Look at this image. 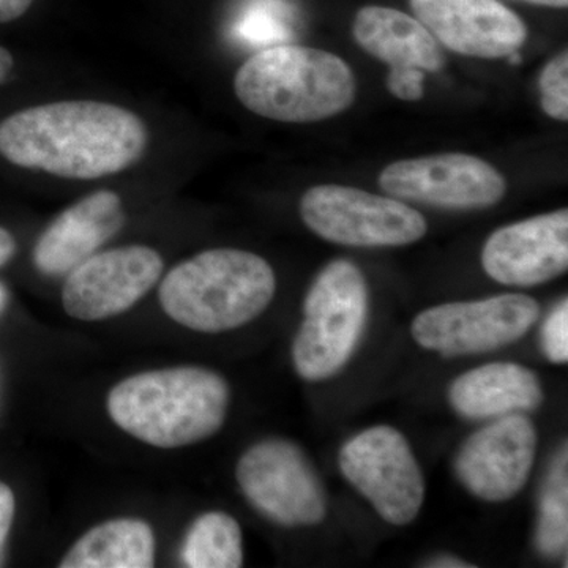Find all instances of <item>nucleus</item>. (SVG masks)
Listing matches in <instances>:
<instances>
[{
    "mask_svg": "<svg viewBox=\"0 0 568 568\" xmlns=\"http://www.w3.org/2000/svg\"><path fill=\"white\" fill-rule=\"evenodd\" d=\"M14 61L13 55L6 48L0 47V84L9 78L11 70H13Z\"/></svg>",
    "mask_w": 568,
    "mask_h": 568,
    "instance_id": "bb28decb",
    "label": "nucleus"
},
{
    "mask_svg": "<svg viewBox=\"0 0 568 568\" xmlns=\"http://www.w3.org/2000/svg\"><path fill=\"white\" fill-rule=\"evenodd\" d=\"M429 567L437 568H470L473 564H467L465 560L458 558H452V556H443V558H436L429 564Z\"/></svg>",
    "mask_w": 568,
    "mask_h": 568,
    "instance_id": "cd10ccee",
    "label": "nucleus"
},
{
    "mask_svg": "<svg viewBox=\"0 0 568 568\" xmlns=\"http://www.w3.org/2000/svg\"><path fill=\"white\" fill-rule=\"evenodd\" d=\"M541 346L548 361L552 364H567L568 362V301L562 302L545 321L541 328Z\"/></svg>",
    "mask_w": 568,
    "mask_h": 568,
    "instance_id": "5701e85b",
    "label": "nucleus"
},
{
    "mask_svg": "<svg viewBox=\"0 0 568 568\" xmlns=\"http://www.w3.org/2000/svg\"><path fill=\"white\" fill-rule=\"evenodd\" d=\"M182 562L190 568L244 566V537L239 523L224 511H207L194 519L183 538Z\"/></svg>",
    "mask_w": 568,
    "mask_h": 568,
    "instance_id": "6ab92c4d",
    "label": "nucleus"
},
{
    "mask_svg": "<svg viewBox=\"0 0 568 568\" xmlns=\"http://www.w3.org/2000/svg\"><path fill=\"white\" fill-rule=\"evenodd\" d=\"M274 268L257 254L207 250L175 265L160 284L162 308L175 323L222 334L252 323L274 301Z\"/></svg>",
    "mask_w": 568,
    "mask_h": 568,
    "instance_id": "7ed1b4c3",
    "label": "nucleus"
},
{
    "mask_svg": "<svg viewBox=\"0 0 568 568\" xmlns=\"http://www.w3.org/2000/svg\"><path fill=\"white\" fill-rule=\"evenodd\" d=\"M125 223L118 193L102 190L65 209L47 227L33 248V263L41 274L67 275L99 252Z\"/></svg>",
    "mask_w": 568,
    "mask_h": 568,
    "instance_id": "dca6fc26",
    "label": "nucleus"
},
{
    "mask_svg": "<svg viewBox=\"0 0 568 568\" xmlns=\"http://www.w3.org/2000/svg\"><path fill=\"white\" fill-rule=\"evenodd\" d=\"M481 265L495 282L507 286H537L566 274L567 209L495 231L481 250Z\"/></svg>",
    "mask_w": 568,
    "mask_h": 568,
    "instance_id": "4468645a",
    "label": "nucleus"
},
{
    "mask_svg": "<svg viewBox=\"0 0 568 568\" xmlns=\"http://www.w3.org/2000/svg\"><path fill=\"white\" fill-rule=\"evenodd\" d=\"M537 429L523 414L499 417L463 444L455 469L474 496L504 503L525 487L537 455Z\"/></svg>",
    "mask_w": 568,
    "mask_h": 568,
    "instance_id": "f8f14e48",
    "label": "nucleus"
},
{
    "mask_svg": "<svg viewBox=\"0 0 568 568\" xmlns=\"http://www.w3.org/2000/svg\"><path fill=\"white\" fill-rule=\"evenodd\" d=\"M14 252H17V242H14L13 235L0 227V267L9 263Z\"/></svg>",
    "mask_w": 568,
    "mask_h": 568,
    "instance_id": "a878e982",
    "label": "nucleus"
},
{
    "mask_svg": "<svg viewBox=\"0 0 568 568\" xmlns=\"http://www.w3.org/2000/svg\"><path fill=\"white\" fill-rule=\"evenodd\" d=\"M301 216L313 233L346 246H403L425 237L424 215L396 197L342 185H317L301 200Z\"/></svg>",
    "mask_w": 568,
    "mask_h": 568,
    "instance_id": "423d86ee",
    "label": "nucleus"
},
{
    "mask_svg": "<svg viewBox=\"0 0 568 568\" xmlns=\"http://www.w3.org/2000/svg\"><path fill=\"white\" fill-rule=\"evenodd\" d=\"M33 0H0V24L18 20L31 9Z\"/></svg>",
    "mask_w": 568,
    "mask_h": 568,
    "instance_id": "393cba45",
    "label": "nucleus"
},
{
    "mask_svg": "<svg viewBox=\"0 0 568 568\" xmlns=\"http://www.w3.org/2000/svg\"><path fill=\"white\" fill-rule=\"evenodd\" d=\"M353 33L362 50L390 67L388 92L405 102L420 100L425 73H436L446 63L433 33L399 10L364 7L355 17Z\"/></svg>",
    "mask_w": 568,
    "mask_h": 568,
    "instance_id": "ddd939ff",
    "label": "nucleus"
},
{
    "mask_svg": "<svg viewBox=\"0 0 568 568\" xmlns=\"http://www.w3.org/2000/svg\"><path fill=\"white\" fill-rule=\"evenodd\" d=\"M339 469L388 525H409L420 514L424 474L398 429L379 425L358 433L339 452Z\"/></svg>",
    "mask_w": 568,
    "mask_h": 568,
    "instance_id": "6e6552de",
    "label": "nucleus"
},
{
    "mask_svg": "<svg viewBox=\"0 0 568 568\" xmlns=\"http://www.w3.org/2000/svg\"><path fill=\"white\" fill-rule=\"evenodd\" d=\"M234 92L246 110L287 123L320 122L353 104L357 81L332 52L298 44L257 51L239 69Z\"/></svg>",
    "mask_w": 568,
    "mask_h": 568,
    "instance_id": "20e7f679",
    "label": "nucleus"
},
{
    "mask_svg": "<svg viewBox=\"0 0 568 568\" xmlns=\"http://www.w3.org/2000/svg\"><path fill=\"white\" fill-rule=\"evenodd\" d=\"M230 384L201 366L138 373L108 394V414L134 439L156 448L193 446L222 429Z\"/></svg>",
    "mask_w": 568,
    "mask_h": 568,
    "instance_id": "f03ea898",
    "label": "nucleus"
},
{
    "mask_svg": "<svg viewBox=\"0 0 568 568\" xmlns=\"http://www.w3.org/2000/svg\"><path fill=\"white\" fill-rule=\"evenodd\" d=\"M162 254L144 245L92 254L67 274L62 305L78 321H103L133 308L163 274Z\"/></svg>",
    "mask_w": 568,
    "mask_h": 568,
    "instance_id": "9d476101",
    "label": "nucleus"
},
{
    "mask_svg": "<svg viewBox=\"0 0 568 568\" xmlns=\"http://www.w3.org/2000/svg\"><path fill=\"white\" fill-rule=\"evenodd\" d=\"M368 284L357 265L332 261L316 276L304 304V323L293 345L295 372L324 381L345 368L368 320Z\"/></svg>",
    "mask_w": 568,
    "mask_h": 568,
    "instance_id": "39448f33",
    "label": "nucleus"
},
{
    "mask_svg": "<svg viewBox=\"0 0 568 568\" xmlns=\"http://www.w3.org/2000/svg\"><path fill=\"white\" fill-rule=\"evenodd\" d=\"M540 306L525 294H503L474 302H454L425 310L410 334L418 346L459 357L511 345L537 323Z\"/></svg>",
    "mask_w": 568,
    "mask_h": 568,
    "instance_id": "1a4fd4ad",
    "label": "nucleus"
},
{
    "mask_svg": "<svg viewBox=\"0 0 568 568\" xmlns=\"http://www.w3.org/2000/svg\"><path fill=\"white\" fill-rule=\"evenodd\" d=\"M534 6L551 7V9H567L568 0H521Z\"/></svg>",
    "mask_w": 568,
    "mask_h": 568,
    "instance_id": "c85d7f7f",
    "label": "nucleus"
},
{
    "mask_svg": "<svg viewBox=\"0 0 568 568\" xmlns=\"http://www.w3.org/2000/svg\"><path fill=\"white\" fill-rule=\"evenodd\" d=\"M541 108L556 121H568V54L559 52L545 67L538 81Z\"/></svg>",
    "mask_w": 568,
    "mask_h": 568,
    "instance_id": "4be33fe9",
    "label": "nucleus"
},
{
    "mask_svg": "<svg viewBox=\"0 0 568 568\" xmlns=\"http://www.w3.org/2000/svg\"><path fill=\"white\" fill-rule=\"evenodd\" d=\"M237 32L252 44L278 43L280 40L286 39V22L282 7L272 2L254 3L239 22Z\"/></svg>",
    "mask_w": 568,
    "mask_h": 568,
    "instance_id": "412c9836",
    "label": "nucleus"
},
{
    "mask_svg": "<svg viewBox=\"0 0 568 568\" xmlns=\"http://www.w3.org/2000/svg\"><path fill=\"white\" fill-rule=\"evenodd\" d=\"M379 185L396 200L457 211L491 207L507 192L495 166L466 153L399 160L384 168Z\"/></svg>",
    "mask_w": 568,
    "mask_h": 568,
    "instance_id": "9b49d317",
    "label": "nucleus"
},
{
    "mask_svg": "<svg viewBox=\"0 0 568 568\" xmlns=\"http://www.w3.org/2000/svg\"><path fill=\"white\" fill-rule=\"evenodd\" d=\"M155 534L138 518H115L78 538L63 556L61 568H151L155 564Z\"/></svg>",
    "mask_w": 568,
    "mask_h": 568,
    "instance_id": "a211bd4d",
    "label": "nucleus"
},
{
    "mask_svg": "<svg viewBox=\"0 0 568 568\" xmlns=\"http://www.w3.org/2000/svg\"><path fill=\"white\" fill-rule=\"evenodd\" d=\"M536 544L545 558H558L568 544V457L560 448L540 496Z\"/></svg>",
    "mask_w": 568,
    "mask_h": 568,
    "instance_id": "aec40b11",
    "label": "nucleus"
},
{
    "mask_svg": "<svg viewBox=\"0 0 568 568\" xmlns=\"http://www.w3.org/2000/svg\"><path fill=\"white\" fill-rule=\"evenodd\" d=\"M437 41L467 58L500 59L517 52L528 28L499 0H409Z\"/></svg>",
    "mask_w": 568,
    "mask_h": 568,
    "instance_id": "2eb2a0df",
    "label": "nucleus"
},
{
    "mask_svg": "<svg viewBox=\"0 0 568 568\" xmlns=\"http://www.w3.org/2000/svg\"><path fill=\"white\" fill-rule=\"evenodd\" d=\"M14 510H17V503H14L13 491L9 485L0 481V560H2L3 548L9 538L11 525H13Z\"/></svg>",
    "mask_w": 568,
    "mask_h": 568,
    "instance_id": "b1692460",
    "label": "nucleus"
},
{
    "mask_svg": "<svg viewBox=\"0 0 568 568\" xmlns=\"http://www.w3.org/2000/svg\"><path fill=\"white\" fill-rule=\"evenodd\" d=\"M148 142L140 115L89 100L39 104L0 122L3 159L63 179L121 173L144 155Z\"/></svg>",
    "mask_w": 568,
    "mask_h": 568,
    "instance_id": "f257e3e1",
    "label": "nucleus"
},
{
    "mask_svg": "<svg viewBox=\"0 0 568 568\" xmlns=\"http://www.w3.org/2000/svg\"><path fill=\"white\" fill-rule=\"evenodd\" d=\"M235 478L254 510L275 525L316 526L327 514V499L315 467L290 440L254 444L239 459Z\"/></svg>",
    "mask_w": 568,
    "mask_h": 568,
    "instance_id": "0eeeda50",
    "label": "nucleus"
},
{
    "mask_svg": "<svg viewBox=\"0 0 568 568\" xmlns=\"http://www.w3.org/2000/svg\"><path fill=\"white\" fill-rule=\"evenodd\" d=\"M7 304H9V291L0 283V313L6 310Z\"/></svg>",
    "mask_w": 568,
    "mask_h": 568,
    "instance_id": "c756f323",
    "label": "nucleus"
},
{
    "mask_svg": "<svg viewBox=\"0 0 568 568\" xmlns=\"http://www.w3.org/2000/svg\"><path fill=\"white\" fill-rule=\"evenodd\" d=\"M448 402L466 418L504 417L537 409L544 402V388L532 369L496 362L457 377L448 390Z\"/></svg>",
    "mask_w": 568,
    "mask_h": 568,
    "instance_id": "f3484780",
    "label": "nucleus"
}]
</instances>
